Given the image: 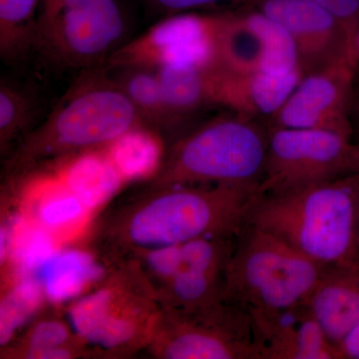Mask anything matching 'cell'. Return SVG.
<instances>
[{
	"instance_id": "obj_4",
	"label": "cell",
	"mask_w": 359,
	"mask_h": 359,
	"mask_svg": "<svg viewBox=\"0 0 359 359\" xmlns=\"http://www.w3.org/2000/svg\"><path fill=\"white\" fill-rule=\"evenodd\" d=\"M268 145L266 123L228 110L168 146L159 172L142 185L259 187Z\"/></svg>"
},
{
	"instance_id": "obj_23",
	"label": "cell",
	"mask_w": 359,
	"mask_h": 359,
	"mask_svg": "<svg viewBox=\"0 0 359 359\" xmlns=\"http://www.w3.org/2000/svg\"><path fill=\"white\" fill-rule=\"evenodd\" d=\"M241 0H235L238 4ZM327 9L337 16L344 25L351 37L359 20V0H304Z\"/></svg>"
},
{
	"instance_id": "obj_9",
	"label": "cell",
	"mask_w": 359,
	"mask_h": 359,
	"mask_svg": "<svg viewBox=\"0 0 359 359\" xmlns=\"http://www.w3.org/2000/svg\"><path fill=\"white\" fill-rule=\"evenodd\" d=\"M228 15L229 11L170 14L139 36L124 42L105 67L112 71L145 68L161 72L217 65Z\"/></svg>"
},
{
	"instance_id": "obj_5",
	"label": "cell",
	"mask_w": 359,
	"mask_h": 359,
	"mask_svg": "<svg viewBox=\"0 0 359 359\" xmlns=\"http://www.w3.org/2000/svg\"><path fill=\"white\" fill-rule=\"evenodd\" d=\"M160 306L154 287L134 259L109 264L105 276L70 302L66 316L92 355H131L146 349Z\"/></svg>"
},
{
	"instance_id": "obj_24",
	"label": "cell",
	"mask_w": 359,
	"mask_h": 359,
	"mask_svg": "<svg viewBox=\"0 0 359 359\" xmlns=\"http://www.w3.org/2000/svg\"><path fill=\"white\" fill-rule=\"evenodd\" d=\"M144 1L147 2L149 6L161 13L170 15V14L195 11L196 9L212 6L222 0H144Z\"/></svg>"
},
{
	"instance_id": "obj_22",
	"label": "cell",
	"mask_w": 359,
	"mask_h": 359,
	"mask_svg": "<svg viewBox=\"0 0 359 359\" xmlns=\"http://www.w3.org/2000/svg\"><path fill=\"white\" fill-rule=\"evenodd\" d=\"M80 340L69 323L56 316H46L33 323L27 330L4 347L2 358L39 359L40 354L55 347Z\"/></svg>"
},
{
	"instance_id": "obj_1",
	"label": "cell",
	"mask_w": 359,
	"mask_h": 359,
	"mask_svg": "<svg viewBox=\"0 0 359 359\" xmlns=\"http://www.w3.org/2000/svg\"><path fill=\"white\" fill-rule=\"evenodd\" d=\"M104 211L92 248L107 264L215 236H238L259 198L256 186L148 187Z\"/></svg>"
},
{
	"instance_id": "obj_8",
	"label": "cell",
	"mask_w": 359,
	"mask_h": 359,
	"mask_svg": "<svg viewBox=\"0 0 359 359\" xmlns=\"http://www.w3.org/2000/svg\"><path fill=\"white\" fill-rule=\"evenodd\" d=\"M359 173V143L320 129L269 128V145L259 195L295 189Z\"/></svg>"
},
{
	"instance_id": "obj_27",
	"label": "cell",
	"mask_w": 359,
	"mask_h": 359,
	"mask_svg": "<svg viewBox=\"0 0 359 359\" xmlns=\"http://www.w3.org/2000/svg\"><path fill=\"white\" fill-rule=\"evenodd\" d=\"M349 61L356 70L359 69V20L351 37V49H349Z\"/></svg>"
},
{
	"instance_id": "obj_12",
	"label": "cell",
	"mask_w": 359,
	"mask_h": 359,
	"mask_svg": "<svg viewBox=\"0 0 359 359\" xmlns=\"http://www.w3.org/2000/svg\"><path fill=\"white\" fill-rule=\"evenodd\" d=\"M238 4L263 13L290 33L302 74L349 61L351 33L327 9L304 0H241Z\"/></svg>"
},
{
	"instance_id": "obj_17",
	"label": "cell",
	"mask_w": 359,
	"mask_h": 359,
	"mask_svg": "<svg viewBox=\"0 0 359 359\" xmlns=\"http://www.w3.org/2000/svg\"><path fill=\"white\" fill-rule=\"evenodd\" d=\"M164 135L147 125L129 130L106 145V151L127 185L154 178L167 151Z\"/></svg>"
},
{
	"instance_id": "obj_11",
	"label": "cell",
	"mask_w": 359,
	"mask_h": 359,
	"mask_svg": "<svg viewBox=\"0 0 359 359\" xmlns=\"http://www.w3.org/2000/svg\"><path fill=\"white\" fill-rule=\"evenodd\" d=\"M358 70L349 61L304 75L268 128L330 130L353 138L349 105Z\"/></svg>"
},
{
	"instance_id": "obj_6",
	"label": "cell",
	"mask_w": 359,
	"mask_h": 359,
	"mask_svg": "<svg viewBox=\"0 0 359 359\" xmlns=\"http://www.w3.org/2000/svg\"><path fill=\"white\" fill-rule=\"evenodd\" d=\"M325 269L280 238L245 224L224 271V301L247 313L306 304Z\"/></svg>"
},
{
	"instance_id": "obj_15",
	"label": "cell",
	"mask_w": 359,
	"mask_h": 359,
	"mask_svg": "<svg viewBox=\"0 0 359 359\" xmlns=\"http://www.w3.org/2000/svg\"><path fill=\"white\" fill-rule=\"evenodd\" d=\"M306 304L339 346L359 325V269L325 268Z\"/></svg>"
},
{
	"instance_id": "obj_20",
	"label": "cell",
	"mask_w": 359,
	"mask_h": 359,
	"mask_svg": "<svg viewBox=\"0 0 359 359\" xmlns=\"http://www.w3.org/2000/svg\"><path fill=\"white\" fill-rule=\"evenodd\" d=\"M36 102L28 90L2 80L0 83V150L4 158L34 128Z\"/></svg>"
},
{
	"instance_id": "obj_7",
	"label": "cell",
	"mask_w": 359,
	"mask_h": 359,
	"mask_svg": "<svg viewBox=\"0 0 359 359\" xmlns=\"http://www.w3.org/2000/svg\"><path fill=\"white\" fill-rule=\"evenodd\" d=\"M126 28L117 0H40L36 49L58 65L92 69L122 46Z\"/></svg>"
},
{
	"instance_id": "obj_21",
	"label": "cell",
	"mask_w": 359,
	"mask_h": 359,
	"mask_svg": "<svg viewBox=\"0 0 359 359\" xmlns=\"http://www.w3.org/2000/svg\"><path fill=\"white\" fill-rule=\"evenodd\" d=\"M45 299L39 283L32 276L18 278L1 297L0 346L11 344L20 328L36 313Z\"/></svg>"
},
{
	"instance_id": "obj_26",
	"label": "cell",
	"mask_w": 359,
	"mask_h": 359,
	"mask_svg": "<svg viewBox=\"0 0 359 359\" xmlns=\"http://www.w3.org/2000/svg\"><path fill=\"white\" fill-rule=\"evenodd\" d=\"M348 115L351 126H353L354 136L356 132L359 133V70L356 73L355 80H354ZM358 143H359V141Z\"/></svg>"
},
{
	"instance_id": "obj_16",
	"label": "cell",
	"mask_w": 359,
	"mask_h": 359,
	"mask_svg": "<svg viewBox=\"0 0 359 359\" xmlns=\"http://www.w3.org/2000/svg\"><path fill=\"white\" fill-rule=\"evenodd\" d=\"M97 259L92 250L67 249L54 252L33 271L43 292L45 299L51 304L72 302L88 292L108 269Z\"/></svg>"
},
{
	"instance_id": "obj_2",
	"label": "cell",
	"mask_w": 359,
	"mask_h": 359,
	"mask_svg": "<svg viewBox=\"0 0 359 359\" xmlns=\"http://www.w3.org/2000/svg\"><path fill=\"white\" fill-rule=\"evenodd\" d=\"M247 224L325 268L359 269V173L259 196Z\"/></svg>"
},
{
	"instance_id": "obj_19",
	"label": "cell",
	"mask_w": 359,
	"mask_h": 359,
	"mask_svg": "<svg viewBox=\"0 0 359 359\" xmlns=\"http://www.w3.org/2000/svg\"><path fill=\"white\" fill-rule=\"evenodd\" d=\"M40 0H0V54L13 62L36 49Z\"/></svg>"
},
{
	"instance_id": "obj_18",
	"label": "cell",
	"mask_w": 359,
	"mask_h": 359,
	"mask_svg": "<svg viewBox=\"0 0 359 359\" xmlns=\"http://www.w3.org/2000/svg\"><path fill=\"white\" fill-rule=\"evenodd\" d=\"M113 71L118 74L114 78L116 82L133 104L144 124L163 135L183 125L170 105L160 72L145 68Z\"/></svg>"
},
{
	"instance_id": "obj_10",
	"label": "cell",
	"mask_w": 359,
	"mask_h": 359,
	"mask_svg": "<svg viewBox=\"0 0 359 359\" xmlns=\"http://www.w3.org/2000/svg\"><path fill=\"white\" fill-rule=\"evenodd\" d=\"M146 351L162 359H259L249 313L231 304L202 314L160 306Z\"/></svg>"
},
{
	"instance_id": "obj_25",
	"label": "cell",
	"mask_w": 359,
	"mask_h": 359,
	"mask_svg": "<svg viewBox=\"0 0 359 359\" xmlns=\"http://www.w3.org/2000/svg\"><path fill=\"white\" fill-rule=\"evenodd\" d=\"M341 359H359V325L337 346Z\"/></svg>"
},
{
	"instance_id": "obj_13",
	"label": "cell",
	"mask_w": 359,
	"mask_h": 359,
	"mask_svg": "<svg viewBox=\"0 0 359 359\" xmlns=\"http://www.w3.org/2000/svg\"><path fill=\"white\" fill-rule=\"evenodd\" d=\"M248 313L259 359H341L306 302Z\"/></svg>"
},
{
	"instance_id": "obj_3",
	"label": "cell",
	"mask_w": 359,
	"mask_h": 359,
	"mask_svg": "<svg viewBox=\"0 0 359 359\" xmlns=\"http://www.w3.org/2000/svg\"><path fill=\"white\" fill-rule=\"evenodd\" d=\"M85 71L48 117L4 158V176L47 161L105 147L144 124L105 66Z\"/></svg>"
},
{
	"instance_id": "obj_14",
	"label": "cell",
	"mask_w": 359,
	"mask_h": 359,
	"mask_svg": "<svg viewBox=\"0 0 359 359\" xmlns=\"http://www.w3.org/2000/svg\"><path fill=\"white\" fill-rule=\"evenodd\" d=\"M105 147L47 161L33 167L48 169L89 211H94L110 202L123 187L127 186Z\"/></svg>"
}]
</instances>
